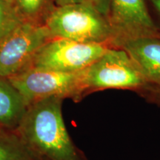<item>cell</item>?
Listing matches in <instances>:
<instances>
[{"mask_svg": "<svg viewBox=\"0 0 160 160\" xmlns=\"http://www.w3.org/2000/svg\"><path fill=\"white\" fill-rule=\"evenodd\" d=\"M63 101L51 97L30 104L15 130L37 160H88L66 128Z\"/></svg>", "mask_w": 160, "mask_h": 160, "instance_id": "cell-1", "label": "cell"}, {"mask_svg": "<svg viewBox=\"0 0 160 160\" xmlns=\"http://www.w3.org/2000/svg\"><path fill=\"white\" fill-rule=\"evenodd\" d=\"M45 25L53 38L115 48L114 33L108 18L91 6L80 4L58 6Z\"/></svg>", "mask_w": 160, "mask_h": 160, "instance_id": "cell-2", "label": "cell"}, {"mask_svg": "<svg viewBox=\"0 0 160 160\" xmlns=\"http://www.w3.org/2000/svg\"><path fill=\"white\" fill-rule=\"evenodd\" d=\"M84 78L85 70L76 73H62L28 68L8 79L28 106L37 100L51 97L80 102L88 95Z\"/></svg>", "mask_w": 160, "mask_h": 160, "instance_id": "cell-3", "label": "cell"}, {"mask_svg": "<svg viewBox=\"0 0 160 160\" xmlns=\"http://www.w3.org/2000/svg\"><path fill=\"white\" fill-rule=\"evenodd\" d=\"M88 93L108 89L136 92L148 84L142 72L125 50L110 48L85 70Z\"/></svg>", "mask_w": 160, "mask_h": 160, "instance_id": "cell-4", "label": "cell"}, {"mask_svg": "<svg viewBox=\"0 0 160 160\" xmlns=\"http://www.w3.org/2000/svg\"><path fill=\"white\" fill-rule=\"evenodd\" d=\"M53 39L46 25L25 22L0 40V76L10 78L31 68L42 46Z\"/></svg>", "mask_w": 160, "mask_h": 160, "instance_id": "cell-5", "label": "cell"}, {"mask_svg": "<svg viewBox=\"0 0 160 160\" xmlns=\"http://www.w3.org/2000/svg\"><path fill=\"white\" fill-rule=\"evenodd\" d=\"M111 46L53 38L37 53L30 68L76 73L85 70Z\"/></svg>", "mask_w": 160, "mask_h": 160, "instance_id": "cell-6", "label": "cell"}, {"mask_svg": "<svg viewBox=\"0 0 160 160\" xmlns=\"http://www.w3.org/2000/svg\"><path fill=\"white\" fill-rule=\"evenodd\" d=\"M108 19L115 37L116 48L128 40L141 37L160 38L145 0H110Z\"/></svg>", "mask_w": 160, "mask_h": 160, "instance_id": "cell-7", "label": "cell"}, {"mask_svg": "<svg viewBox=\"0 0 160 160\" xmlns=\"http://www.w3.org/2000/svg\"><path fill=\"white\" fill-rule=\"evenodd\" d=\"M119 48L125 50L134 60L148 83H160V38L128 40Z\"/></svg>", "mask_w": 160, "mask_h": 160, "instance_id": "cell-8", "label": "cell"}, {"mask_svg": "<svg viewBox=\"0 0 160 160\" xmlns=\"http://www.w3.org/2000/svg\"><path fill=\"white\" fill-rule=\"evenodd\" d=\"M27 107L23 97L8 78L0 76V128L15 131Z\"/></svg>", "mask_w": 160, "mask_h": 160, "instance_id": "cell-9", "label": "cell"}, {"mask_svg": "<svg viewBox=\"0 0 160 160\" xmlns=\"http://www.w3.org/2000/svg\"><path fill=\"white\" fill-rule=\"evenodd\" d=\"M18 15L25 22L45 25L57 7L52 0H13Z\"/></svg>", "mask_w": 160, "mask_h": 160, "instance_id": "cell-10", "label": "cell"}, {"mask_svg": "<svg viewBox=\"0 0 160 160\" xmlns=\"http://www.w3.org/2000/svg\"><path fill=\"white\" fill-rule=\"evenodd\" d=\"M0 160H37L17 132L0 129Z\"/></svg>", "mask_w": 160, "mask_h": 160, "instance_id": "cell-11", "label": "cell"}, {"mask_svg": "<svg viewBox=\"0 0 160 160\" xmlns=\"http://www.w3.org/2000/svg\"><path fill=\"white\" fill-rule=\"evenodd\" d=\"M22 22L13 3L8 0H0V40Z\"/></svg>", "mask_w": 160, "mask_h": 160, "instance_id": "cell-12", "label": "cell"}, {"mask_svg": "<svg viewBox=\"0 0 160 160\" xmlns=\"http://www.w3.org/2000/svg\"><path fill=\"white\" fill-rule=\"evenodd\" d=\"M54 5L58 6H63L68 5H85L94 8L100 13L108 18L111 8V1L110 0H52Z\"/></svg>", "mask_w": 160, "mask_h": 160, "instance_id": "cell-13", "label": "cell"}, {"mask_svg": "<svg viewBox=\"0 0 160 160\" xmlns=\"http://www.w3.org/2000/svg\"><path fill=\"white\" fill-rule=\"evenodd\" d=\"M136 93L148 102L160 107V83H148Z\"/></svg>", "mask_w": 160, "mask_h": 160, "instance_id": "cell-14", "label": "cell"}, {"mask_svg": "<svg viewBox=\"0 0 160 160\" xmlns=\"http://www.w3.org/2000/svg\"><path fill=\"white\" fill-rule=\"evenodd\" d=\"M151 2L160 15V0H151Z\"/></svg>", "mask_w": 160, "mask_h": 160, "instance_id": "cell-15", "label": "cell"}, {"mask_svg": "<svg viewBox=\"0 0 160 160\" xmlns=\"http://www.w3.org/2000/svg\"><path fill=\"white\" fill-rule=\"evenodd\" d=\"M8 1H9V2H13V0H8Z\"/></svg>", "mask_w": 160, "mask_h": 160, "instance_id": "cell-16", "label": "cell"}, {"mask_svg": "<svg viewBox=\"0 0 160 160\" xmlns=\"http://www.w3.org/2000/svg\"><path fill=\"white\" fill-rule=\"evenodd\" d=\"M0 129H4V128H0Z\"/></svg>", "mask_w": 160, "mask_h": 160, "instance_id": "cell-17", "label": "cell"}]
</instances>
